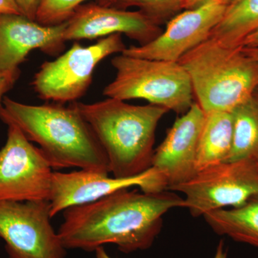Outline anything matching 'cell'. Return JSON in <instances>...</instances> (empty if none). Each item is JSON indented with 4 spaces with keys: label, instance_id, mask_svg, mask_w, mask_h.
<instances>
[{
    "label": "cell",
    "instance_id": "1",
    "mask_svg": "<svg viewBox=\"0 0 258 258\" xmlns=\"http://www.w3.org/2000/svg\"><path fill=\"white\" fill-rule=\"evenodd\" d=\"M176 208H184V198L170 190L121 189L66 209L57 232L67 249L94 252L112 244L123 253H132L152 247L162 228L163 217Z\"/></svg>",
    "mask_w": 258,
    "mask_h": 258
},
{
    "label": "cell",
    "instance_id": "2",
    "mask_svg": "<svg viewBox=\"0 0 258 258\" xmlns=\"http://www.w3.org/2000/svg\"><path fill=\"white\" fill-rule=\"evenodd\" d=\"M0 119L18 127L36 143L52 169L79 168L109 174L108 159L98 139L74 103L28 105L5 96Z\"/></svg>",
    "mask_w": 258,
    "mask_h": 258
},
{
    "label": "cell",
    "instance_id": "3",
    "mask_svg": "<svg viewBox=\"0 0 258 258\" xmlns=\"http://www.w3.org/2000/svg\"><path fill=\"white\" fill-rule=\"evenodd\" d=\"M74 104L103 148L113 176L132 177L152 167L156 131L169 112L166 108L150 103L136 106L112 98Z\"/></svg>",
    "mask_w": 258,
    "mask_h": 258
},
{
    "label": "cell",
    "instance_id": "4",
    "mask_svg": "<svg viewBox=\"0 0 258 258\" xmlns=\"http://www.w3.org/2000/svg\"><path fill=\"white\" fill-rule=\"evenodd\" d=\"M178 62L187 73L194 96L205 113L232 112L258 89V66L242 47L208 38Z\"/></svg>",
    "mask_w": 258,
    "mask_h": 258
},
{
    "label": "cell",
    "instance_id": "5",
    "mask_svg": "<svg viewBox=\"0 0 258 258\" xmlns=\"http://www.w3.org/2000/svg\"><path fill=\"white\" fill-rule=\"evenodd\" d=\"M115 77L104 88L103 96L121 101L144 99L150 104L184 114L194 103L189 76L178 62L120 54L111 59Z\"/></svg>",
    "mask_w": 258,
    "mask_h": 258
},
{
    "label": "cell",
    "instance_id": "6",
    "mask_svg": "<svg viewBox=\"0 0 258 258\" xmlns=\"http://www.w3.org/2000/svg\"><path fill=\"white\" fill-rule=\"evenodd\" d=\"M125 48L121 34L103 37L87 47L75 42L55 60L45 61L40 66L32 81L34 91L44 101L74 103L87 92L96 66L108 56L121 54Z\"/></svg>",
    "mask_w": 258,
    "mask_h": 258
},
{
    "label": "cell",
    "instance_id": "7",
    "mask_svg": "<svg viewBox=\"0 0 258 258\" xmlns=\"http://www.w3.org/2000/svg\"><path fill=\"white\" fill-rule=\"evenodd\" d=\"M168 190L184 195V208L194 217L227 207L238 208L258 195V159L225 161L210 166Z\"/></svg>",
    "mask_w": 258,
    "mask_h": 258
},
{
    "label": "cell",
    "instance_id": "8",
    "mask_svg": "<svg viewBox=\"0 0 258 258\" xmlns=\"http://www.w3.org/2000/svg\"><path fill=\"white\" fill-rule=\"evenodd\" d=\"M49 200L0 201V238L8 258H66Z\"/></svg>",
    "mask_w": 258,
    "mask_h": 258
},
{
    "label": "cell",
    "instance_id": "9",
    "mask_svg": "<svg viewBox=\"0 0 258 258\" xmlns=\"http://www.w3.org/2000/svg\"><path fill=\"white\" fill-rule=\"evenodd\" d=\"M8 126L6 143L0 149V201L49 200L52 166L18 127Z\"/></svg>",
    "mask_w": 258,
    "mask_h": 258
},
{
    "label": "cell",
    "instance_id": "10",
    "mask_svg": "<svg viewBox=\"0 0 258 258\" xmlns=\"http://www.w3.org/2000/svg\"><path fill=\"white\" fill-rule=\"evenodd\" d=\"M108 174L84 169L68 173L53 171L49 199L52 218L71 207L93 203L134 186L147 193L167 190L165 179L154 167L132 177H111Z\"/></svg>",
    "mask_w": 258,
    "mask_h": 258
},
{
    "label": "cell",
    "instance_id": "11",
    "mask_svg": "<svg viewBox=\"0 0 258 258\" xmlns=\"http://www.w3.org/2000/svg\"><path fill=\"white\" fill-rule=\"evenodd\" d=\"M227 6L222 2L212 1L195 9L183 10L166 23L165 30L157 38L146 45L126 47L122 54L178 62L189 51L210 38Z\"/></svg>",
    "mask_w": 258,
    "mask_h": 258
},
{
    "label": "cell",
    "instance_id": "12",
    "mask_svg": "<svg viewBox=\"0 0 258 258\" xmlns=\"http://www.w3.org/2000/svg\"><path fill=\"white\" fill-rule=\"evenodd\" d=\"M163 32L157 25L140 11H128L110 5L91 3L80 5L66 22L63 39L94 40L113 34H124L144 45Z\"/></svg>",
    "mask_w": 258,
    "mask_h": 258
},
{
    "label": "cell",
    "instance_id": "13",
    "mask_svg": "<svg viewBox=\"0 0 258 258\" xmlns=\"http://www.w3.org/2000/svg\"><path fill=\"white\" fill-rule=\"evenodd\" d=\"M205 113L197 102L176 118L162 143L154 149L152 167L165 179L167 190L186 182L197 173L199 139Z\"/></svg>",
    "mask_w": 258,
    "mask_h": 258
},
{
    "label": "cell",
    "instance_id": "14",
    "mask_svg": "<svg viewBox=\"0 0 258 258\" xmlns=\"http://www.w3.org/2000/svg\"><path fill=\"white\" fill-rule=\"evenodd\" d=\"M66 23L45 26L23 15L0 14V76L20 71L31 51L57 55L64 48Z\"/></svg>",
    "mask_w": 258,
    "mask_h": 258
},
{
    "label": "cell",
    "instance_id": "15",
    "mask_svg": "<svg viewBox=\"0 0 258 258\" xmlns=\"http://www.w3.org/2000/svg\"><path fill=\"white\" fill-rule=\"evenodd\" d=\"M205 113L197 154V172L225 162L230 155L233 139L232 112L215 111Z\"/></svg>",
    "mask_w": 258,
    "mask_h": 258
},
{
    "label": "cell",
    "instance_id": "16",
    "mask_svg": "<svg viewBox=\"0 0 258 258\" xmlns=\"http://www.w3.org/2000/svg\"><path fill=\"white\" fill-rule=\"evenodd\" d=\"M203 217L217 235L258 249V195L238 208L215 210Z\"/></svg>",
    "mask_w": 258,
    "mask_h": 258
},
{
    "label": "cell",
    "instance_id": "17",
    "mask_svg": "<svg viewBox=\"0 0 258 258\" xmlns=\"http://www.w3.org/2000/svg\"><path fill=\"white\" fill-rule=\"evenodd\" d=\"M257 29L258 0H234L227 5L210 37L226 47L236 48Z\"/></svg>",
    "mask_w": 258,
    "mask_h": 258
},
{
    "label": "cell",
    "instance_id": "18",
    "mask_svg": "<svg viewBox=\"0 0 258 258\" xmlns=\"http://www.w3.org/2000/svg\"><path fill=\"white\" fill-rule=\"evenodd\" d=\"M233 139L226 161L258 159V96L254 93L232 111Z\"/></svg>",
    "mask_w": 258,
    "mask_h": 258
},
{
    "label": "cell",
    "instance_id": "19",
    "mask_svg": "<svg viewBox=\"0 0 258 258\" xmlns=\"http://www.w3.org/2000/svg\"><path fill=\"white\" fill-rule=\"evenodd\" d=\"M184 0H113L110 6L118 9L139 8V11L161 25L183 11Z\"/></svg>",
    "mask_w": 258,
    "mask_h": 258
},
{
    "label": "cell",
    "instance_id": "20",
    "mask_svg": "<svg viewBox=\"0 0 258 258\" xmlns=\"http://www.w3.org/2000/svg\"><path fill=\"white\" fill-rule=\"evenodd\" d=\"M87 0H39L35 21L45 26L62 25ZM101 4L111 5L113 0H98Z\"/></svg>",
    "mask_w": 258,
    "mask_h": 258
},
{
    "label": "cell",
    "instance_id": "21",
    "mask_svg": "<svg viewBox=\"0 0 258 258\" xmlns=\"http://www.w3.org/2000/svg\"><path fill=\"white\" fill-rule=\"evenodd\" d=\"M22 14L30 20L35 21L39 0H15Z\"/></svg>",
    "mask_w": 258,
    "mask_h": 258
},
{
    "label": "cell",
    "instance_id": "22",
    "mask_svg": "<svg viewBox=\"0 0 258 258\" xmlns=\"http://www.w3.org/2000/svg\"><path fill=\"white\" fill-rule=\"evenodd\" d=\"M20 76V71L0 76V103L5 96V93L14 86Z\"/></svg>",
    "mask_w": 258,
    "mask_h": 258
},
{
    "label": "cell",
    "instance_id": "23",
    "mask_svg": "<svg viewBox=\"0 0 258 258\" xmlns=\"http://www.w3.org/2000/svg\"><path fill=\"white\" fill-rule=\"evenodd\" d=\"M0 14L23 15L15 0H0Z\"/></svg>",
    "mask_w": 258,
    "mask_h": 258
},
{
    "label": "cell",
    "instance_id": "24",
    "mask_svg": "<svg viewBox=\"0 0 258 258\" xmlns=\"http://www.w3.org/2000/svg\"><path fill=\"white\" fill-rule=\"evenodd\" d=\"M212 1H220L228 5L234 0H184L183 1V10L195 9V8H199L202 5Z\"/></svg>",
    "mask_w": 258,
    "mask_h": 258
},
{
    "label": "cell",
    "instance_id": "25",
    "mask_svg": "<svg viewBox=\"0 0 258 258\" xmlns=\"http://www.w3.org/2000/svg\"><path fill=\"white\" fill-rule=\"evenodd\" d=\"M242 47H258V29L246 37L241 44Z\"/></svg>",
    "mask_w": 258,
    "mask_h": 258
},
{
    "label": "cell",
    "instance_id": "26",
    "mask_svg": "<svg viewBox=\"0 0 258 258\" xmlns=\"http://www.w3.org/2000/svg\"><path fill=\"white\" fill-rule=\"evenodd\" d=\"M214 258H227V251L225 248V243H224L223 240H220V242H219Z\"/></svg>",
    "mask_w": 258,
    "mask_h": 258
},
{
    "label": "cell",
    "instance_id": "27",
    "mask_svg": "<svg viewBox=\"0 0 258 258\" xmlns=\"http://www.w3.org/2000/svg\"><path fill=\"white\" fill-rule=\"evenodd\" d=\"M242 50L251 58L253 59L258 66V47H242Z\"/></svg>",
    "mask_w": 258,
    "mask_h": 258
},
{
    "label": "cell",
    "instance_id": "28",
    "mask_svg": "<svg viewBox=\"0 0 258 258\" xmlns=\"http://www.w3.org/2000/svg\"><path fill=\"white\" fill-rule=\"evenodd\" d=\"M95 258H114L112 257L108 252H106L103 247H100L94 251Z\"/></svg>",
    "mask_w": 258,
    "mask_h": 258
},
{
    "label": "cell",
    "instance_id": "29",
    "mask_svg": "<svg viewBox=\"0 0 258 258\" xmlns=\"http://www.w3.org/2000/svg\"><path fill=\"white\" fill-rule=\"evenodd\" d=\"M256 93H257V95L258 96V89L257 90V91H256Z\"/></svg>",
    "mask_w": 258,
    "mask_h": 258
}]
</instances>
